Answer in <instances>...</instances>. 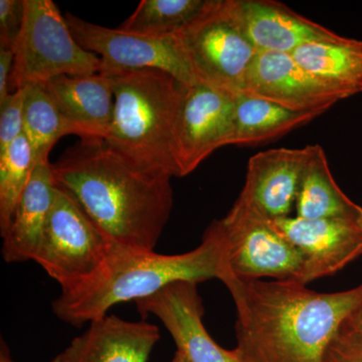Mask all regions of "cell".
<instances>
[{"mask_svg": "<svg viewBox=\"0 0 362 362\" xmlns=\"http://www.w3.org/2000/svg\"><path fill=\"white\" fill-rule=\"evenodd\" d=\"M237 309L240 362H323L338 330L362 304V284L320 293L291 281H223Z\"/></svg>", "mask_w": 362, "mask_h": 362, "instance_id": "obj_1", "label": "cell"}, {"mask_svg": "<svg viewBox=\"0 0 362 362\" xmlns=\"http://www.w3.org/2000/svg\"><path fill=\"white\" fill-rule=\"evenodd\" d=\"M52 170L112 243L154 251L175 204L173 176L135 168L99 139H81Z\"/></svg>", "mask_w": 362, "mask_h": 362, "instance_id": "obj_2", "label": "cell"}, {"mask_svg": "<svg viewBox=\"0 0 362 362\" xmlns=\"http://www.w3.org/2000/svg\"><path fill=\"white\" fill-rule=\"evenodd\" d=\"M226 274L223 244L213 223L202 244L185 254L161 255L112 244L90 277L61 290L52 312L59 320L80 327L108 315L117 304L152 296L171 283L221 281Z\"/></svg>", "mask_w": 362, "mask_h": 362, "instance_id": "obj_3", "label": "cell"}, {"mask_svg": "<svg viewBox=\"0 0 362 362\" xmlns=\"http://www.w3.org/2000/svg\"><path fill=\"white\" fill-rule=\"evenodd\" d=\"M106 75L113 81L114 111L105 144L141 170L180 176L176 129L187 86L156 69Z\"/></svg>", "mask_w": 362, "mask_h": 362, "instance_id": "obj_4", "label": "cell"}, {"mask_svg": "<svg viewBox=\"0 0 362 362\" xmlns=\"http://www.w3.org/2000/svg\"><path fill=\"white\" fill-rule=\"evenodd\" d=\"M23 28L13 47L14 90L62 76L101 73V59L78 44L52 0H23Z\"/></svg>", "mask_w": 362, "mask_h": 362, "instance_id": "obj_5", "label": "cell"}, {"mask_svg": "<svg viewBox=\"0 0 362 362\" xmlns=\"http://www.w3.org/2000/svg\"><path fill=\"white\" fill-rule=\"evenodd\" d=\"M223 250L226 277L291 281L305 285V261L270 220L238 197L225 218L213 221Z\"/></svg>", "mask_w": 362, "mask_h": 362, "instance_id": "obj_6", "label": "cell"}, {"mask_svg": "<svg viewBox=\"0 0 362 362\" xmlns=\"http://www.w3.org/2000/svg\"><path fill=\"white\" fill-rule=\"evenodd\" d=\"M177 37L199 84L240 92L259 52L240 30L228 0H213Z\"/></svg>", "mask_w": 362, "mask_h": 362, "instance_id": "obj_7", "label": "cell"}, {"mask_svg": "<svg viewBox=\"0 0 362 362\" xmlns=\"http://www.w3.org/2000/svg\"><path fill=\"white\" fill-rule=\"evenodd\" d=\"M112 243L66 190L56 197L33 261L61 290L90 277L106 258Z\"/></svg>", "mask_w": 362, "mask_h": 362, "instance_id": "obj_8", "label": "cell"}, {"mask_svg": "<svg viewBox=\"0 0 362 362\" xmlns=\"http://www.w3.org/2000/svg\"><path fill=\"white\" fill-rule=\"evenodd\" d=\"M74 37L85 49L99 54L101 73L156 69L187 86L199 84L177 35H148L109 28L65 16Z\"/></svg>", "mask_w": 362, "mask_h": 362, "instance_id": "obj_9", "label": "cell"}, {"mask_svg": "<svg viewBox=\"0 0 362 362\" xmlns=\"http://www.w3.org/2000/svg\"><path fill=\"white\" fill-rule=\"evenodd\" d=\"M235 96L206 84L185 88L176 129L178 177L190 175L216 149L233 145Z\"/></svg>", "mask_w": 362, "mask_h": 362, "instance_id": "obj_10", "label": "cell"}, {"mask_svg": "<svg viewBox=\"0 0 362 362\" xmlns=\"http://www.w3.org/2000/svg\"><path fill=\"white\" fill-rule=\"evenodd\" d=\"M143 316L153 315L175 340L188 362H240L237 349L218 344L202 323L204 309L197 283L178 281L152 296L135 302Z\"/></svg>", "mask_w": 362, "mask_h": 362, "instance_id": "obj_11", "label": "cell"}, {"mask_svg": "<svg viewBox=\"0 0 362 362\" xmlns=\"http://www.w3.org/2000/svg\"><path fill=\"white\" fill-rule=\"evenodd\" d=\"M238 94L266 100L299 112L329 110L346 99L339 90L304 70L291 54L259 52Z\"/></svg>", "mask_w": 362, "mask_h": 362, "instance_id": "obj_12", "label": "cell"}, {"mask_svg": "<svg viewBox=\"0 0 362 362\" xmlns=\"http://www.w3.org/2000/svg\"><path fill=\"white\" fill-rule=\"evenodd\" d=\"M305 261V285L337 273L362 256V221L288 216L271 221Z\"/></svg>", "mask_w": 362, "mask_h": 362, "instance_id": "obj_13", "label": "cell"}, {"mask_svg": "<svg viewBox=\"0 0 362 362\" xmlns=\"http://www.w3.org/2000/svg\"><path fill=\"white\" fill-rule=\"evenodd\" d=\"M228 6L259 52L292 54L308 42H330L342 37L274 0H228Z\"/></svg>", "mask_w": 362, "mask_h": 362, "instance_id": "obj_14", "label": "cell"}, {"mask_svg": "<svg viewBox=\"0 0 362 362\" xmlns=\"http://www.w3.org/2000/svg\"><path fill=\"white\" fill-rule=\"evenodd\" d=\"M307 147L267 150L247 162L240 199L268 220L288 218L295 206Z\"/></svg>", "mask_w": 362, "mask_h": 362, "instance_id": "obj_15", "label": "cell"}, {"mask_svg": "<svg viewBox=\"0 0 362 362\" xmlns=\"http://www.w3.org/2000/svg\"><path fill=\"white\" fill-rule=\"evenodd\" d=\"M160 339V331L145 321L124 320L107 315L90 323L71 340L56 362H147Z\"/></svg>", "mask_w": 362, "mask_h": 362, "instance_id": "obj_16", "label": "cell"}, {"mask_svg": "<svg viewBox=\"0 0 362 362\" xmlns=\"http://www.w3.org/2000/svg\"><path fill=\"white\" fill-rule=\"evenodd\" d=\"M45 86L59 111L81 131V139L106 138L114 111L110 76H62Z\"/></svg>", "mask_w": 362, "mask_h": 362, "instance_id": "obj_17", "label": "cell"}, {"mask_svg": "<svg viewBox=\"0 0 362 362\" xmlns=\"http://www.w3.org/2000/svg\"><path fill=\"white\" fill-rule=\"evenodd\" d=\"M57 185L52 163L40 161L21 195L11 226L1 235L2 257L6 263L35 259L51 213Z\"/></svg>", "mask_w": 362, "mask_h": 362, "instance_id": "obj_18", "label": "cell"}, {"mask_svg": "<svg viewBox=\"0 0 362 362\" xmlns=\"http://www.w3.org/2000/svg\"><path fill=\"white\" fill-rule=\"evenodd\" d=\"M306 147V162L295 202L296 216L362 221V207L338 187L322 146Z\"/></svg>", "mask_w": 362, "mask_h": 362, "instance_id": "obj_19", "label": "cell"}, {"mask_svg": "<svg viewBox=\"0 0 362 362\" xmlns=\"http://www.w3.org/2000/svg\"><path fill=\"white\" fill-rule=\"evenodd\" d=\"M304 70L349 98L362 93V40L308 42L292 52Z\"/></svg>", "mask_w": 362, "mask_h": 362, "instance_id": "obj_20", "label": "cell"}, {"mask_svg": "<svg viewBox=\"0 0 362 362\" xmlns=\"http://www.w3.org/2000/svg\"><path fill=\"white\" fill-rule=\"evenodd\" d=\"M323 112H299L243 94L235 96L233 145L250 146L270 141L310 123Z\"/></svg>", "mask_w": 362, "mask_h": 362, "instance_id": "obj_21", "label": "cell"}, {"mask_svg": "<svg viewBox=\"0 0 362 362\" xmlns=\"http://www.w3.org/2000/svg\"><path fill=\"white\" fill-rule=\"evenodd\" d=\"M25 89L23 134L32 146L37 164L49 160V154L59 139L66 135L82 137L81 131L59 111L45 85L33 84Z\"/></svg>", "mask_w": 362, "mask_h": 362, "instance_id": "obj_22", "label": "cell"}, {"mask_svg": "<svg viewBox=\"0 0 362 362\" xmlns=\"http://www.w3.org/2000/svg\"><path fill=\"white\" fill-rule=\"evenodd\" d=\"M213 0H142L120 28L148 35H177L199 18Z\"/></svg>", "mask_w": 362, "mask_h": 362, "instance_id": "obj_23", "label": "cell"}, {"mask_svg": "<svg viewBox=\"0 0 362 362\" xmlns=\"http://www.w3.org/2000/svg\"><path fill=\"white\" fill-rule=\"evenodd\" d=\"M37 165L32 146L25 134L0 156V233L6 232L13 221L33 169Z\"/></svg>", "mask_w": 362, "mask_h": 362, "instance_id": "obj_24", "label": "cell"}, {"mask_svg": "<svg viewBox=\"0 0 362 362\" xmlns=\"http://www.w3.org/2000/svg\"><path fill=\"white\" fill-rule=\"evenodd\" d=\"M23 88L13 90L0 103V156L23 134Z\"/></svg>", "mask_w": 362, "mask_h": 362, "instance_id": "obj_25", "label": "cell"}, {"mask_svg": "<svg viewBox=\"0 0 362 362\" xmlns=\"http://www.w3.org/2000/svg\"><path fill=\"white\" fill-rule=\"evenodd\" d=\"M23 0H0V49H13L23 28Z\"/></svg>", "mask_w": 362, "mask_h": 362, "instance_id": "obj_26", "label": "cell"}, {"mask_svg": "<svg viewBox=\"0 0 362 362\" xmlns=\"http://www.w3.org/2000/svg\"><path fill=\"white\" fill-rule=\"evenodd\" d=\"M323 362H362V347L337 334L326 350Z\"/></svg>", "mask_w": 362, "mask_h": 362, "instance_id": "obj_27", "label": "cell"}, {"mask_svg": "<svg viewBox=\"0 0 362 362\" xmlns=\"http://www.w3.org/2000/svg\"><path fill=\"white\" fill-rule=\"evenodd\" d=\"M337 335L362 347V304L343 321Z\"/></svg>", "mask_w": 362, "mask_h": 362, "instance_id": "obj_28", "label": "cell"}, {"mask_svg": "<svg viewBox=\"0 0 362 362\" xmlns=\"http://www.w3.org/2000/svg\"><path fill=\"white\" fill-rule=\"evenodd\" d=\"M13 49H0V103L9 96L11 74L13 69Z\"/></svg>", "mask_w": 362, "mask_h": 362, "instance_id": "obj_29", "label": "cell"}, {"mask_svg": "<svg viewBox=\"0 0 362 362\" xmlns=\"http://www.w3.org/2000/svg\"><path fill=\"white\" fill-rule=\"evenodd\" d=\"M0 362H14L11 356L8 347L6 343L1 339V347H0Z\"/></svg>", "mask_w": 362, "mask_h": 362, "instance_id": "obj_30", "label": "cell"}, {"mask_svg": "<svg viewBox=\"0 0 362 362\" xmlns=\"http://www.w3.org/2000/svg\"><path fill=\"white\" fill-rule=\"evenodd\" d=\"M173 362H188L187 357L183 356L180 351H176Z\"/></svg>", "mask_w": 362, "mask_h": 362, "instance_id": "obj_31", "label": "cell"}, {"mask_svg": "<svg viewBox=\"0 0 362 362\" xmlns=\"http://www.w3.org/2000/svg\"><path fill=\"white\" fill-rule=\"evenodd\" d=\"M47 362H56V361H54V359H52L51 361H47Z\"/></svg>", "mask_w": 362, "mask_h": 362, "instance_id": "obj_32", "label": "cell"}]
</instances>
